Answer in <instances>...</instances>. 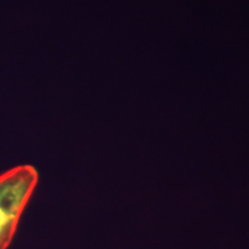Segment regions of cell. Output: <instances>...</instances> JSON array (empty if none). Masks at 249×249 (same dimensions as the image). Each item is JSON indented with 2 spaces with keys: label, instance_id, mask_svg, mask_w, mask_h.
I'll return each mask as SVG.
<instances>
[{
  "label": "cell",
  "instance_id": "6da1fadb",
  "mask_svg": "<svg viewBox=\"0 0 249 249\" xmlns=\"http://www.w3.org/2000/svg\"><path fill=\"white\" fill-rule=\"evenodd\" d=\"M38 183L31 165H18L0 174V249H8L24 209Z\"/></svg>",
  "mask_w": 249,
  "mask_h": 249
}]
</instances>
